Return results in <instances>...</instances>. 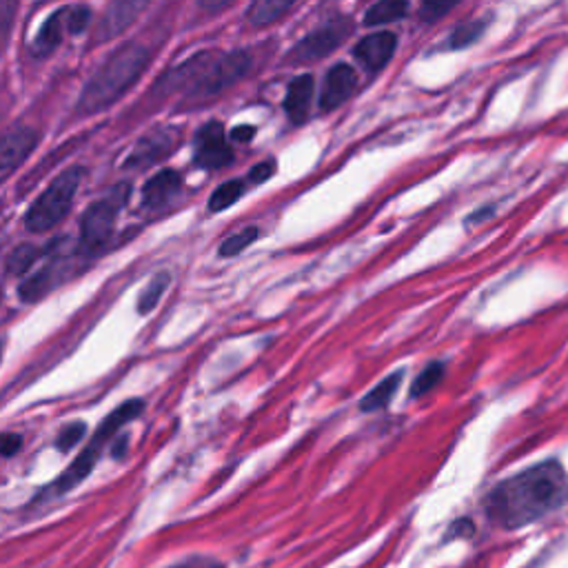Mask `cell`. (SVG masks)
Returning <instances> with one entry per match:
<instances>
[{
	"label": "cell",
	"mask_w": 568,
	"mask_h": 568,
	"mask_svg": "<svg viewBox=\"0 0 568 568\" xmlns=\"http://www.w3.org/2000/svg\"><path fill=\"white\" fill-rule=\"evenodd\" d=\"M103 444H105V442H101V440L94 437L92 444L76 457V462L48 488V495L59 497V495H65V493L74 490V488L94 471V466H96V462H99V457H101Z\"/></svg>",
	"instance_id": "12"
},
{
	"label": "cell",
	"mask_w": 568,
	"mask_h": 568,
	"mask_svg": "<svg viewBox=\"0 0 568 568\" xmlns=\"http://www.w3.org/2000/svg\"><path fill=\"white\" fill-rule=\"evenodd\" d=\"M176 141H178V132L174 127L154 130L152 134H147L145 138H141L136 143V147L132 149V154L125 161V167L127 169H145V167L158 163L161 158L172 154V149L176 147Z\"/></svg>",
	"instance_id": "8"
},
{
	"label": "cell",
	"mask_w": 568,
	"mask_h": 568,
	"mask_svg": "<svg viewBox=\"0 0 568 568\" xmlns=\"http://www.w3.org/2000/svg\"><path fill=\"white\" fill-rule=\"evenodd\" d=\"M145 3H138V0H121V3H112L105 12V21L101 28V34L105 39H114L121 32H125L136 19L138 14L145 10Z\"/></svg>",
	"instance_id": "15"
},
{
	"label": "cell",
	"mask_w": 568,
	"mask_h": 568,
	"mask_svg": "<svg viewBox=\"0 0 568 568\" xmlns=\"http://www.w3.org/2000/svg\"><path fill=\"white\" fill-rule=\"evenodd\" d=\"M444 364L442 362H431L413 382L411 386V397H422L428 391H433L442 380H444Z\"/></svg>",
	"instance_id": "24"
},
{
	"label": "cell",
	"mask_w": 568,
	"mask_h": 568,
	"mask_svg": "<svg viewBox=\"0 0 568 568\" xmlns=\"http://www.w3.org/2000/svg\"><path fill=\"white\" fill-rule=\"evenodd\" d=\"M402 373H404V371H395V373H391L389 378H384L380 384H375V386L371 389V393L360 402V409H362L364 413H373V411L386 409L389 402L395 397L400 384H402V378H404Z\"/></svg>",
	"instance_id": "18"
},
{
	"label": "cell",
	"mask_w": 568,
	"mask_h": 568,
	"mask_svg": "<svg viewBox=\"0 0 568 568\" xmlns=\"http://www.w3.org/2000/svg\"><path fill=\"white\" fill-rule=\"evenodd\" d=\"M194 163L203 169H223L234 163V149L225 141V127L218 121L207 123L196 134Z\"/></svg>",
	"instance_id": "7"
},
{
	"label": "cell",
	"mask_w": 568,
	"mask_h": 568,
	"mask_svg": "<svg viewBox=\"0 0 568 568\" xmlns=\"http://www.w3.org/2000/svg\"><path fill=\"white\" fill-rule=\"evenodd\" d=\"M37 147V132L30 127H14L0 136V180L19 169Z\"/></svg>",
	"instance_id": "9"
},
{
	"label": "cell",
	"mask_w": 568,
	"mask_h": 568,
	"mask_svg": "<svg viewBox=\"0 0 568 568\" xmlns=\"http://www.w3.org/2000/svg\"><path fill=\"white\" fill-rule=\"evenodd\" d=\"M273 172H276V163H273V161L260 163V165H256V167L249 172V183H251V185H262V183H267V180L273 176Z\"/></svg>",
	"instance_id": "33"
},
{
	"label": "cell",
	"mask_w": 568,
	"mask_h": 568,
	"mask_svg": "<svg viewBox=\"0 0 568 568\" xmlns=\"http://www.w3.org/2000/svg\"><path fill=\"white\" fill-rule=\"evenodd\" d=\"M249 68L251 59L245 52L223 56L205 52L189 59L178 70H172V74H167L165 79L167 85H163V92L172 94L178 90H187V96L192 101H207L236 85L249 72Z\"/></svg>",
	"instance_id": "2"
},
{
	"label": "cell",
	"mask_w": 568,
	"mask_h": 568,
	"mask_svg": "<svg viewBox=\"0 0 568 568\" xmlns=\"http://www.w3.org/2000/svg\"><path fill=\"white\" fill-rule=\"evenodd\" d=\"M149 52L138 43L121 45L92 76L81 94V114H99L112 107L147 70Z\"/></svg>",
	"instance_id": "3"
},
{
	"label": "cell",
	"mask_w": 568,
	"mask_h": 568,
	"mask_svg": "<svg viewBox=\"0 0 568 568\" xmlns=\"http://www.w3.org/2000/svg\"><path fill=\"white\" fill-rule=\"evenodd\" d=\"M349 32V23L347 21H331L327 25H322L320 30L311 32L309 37H304L291 52H289V61L291 63H313L324 59L327 54H331L333 50H338L344 41Z\"/></svg>",
	"instance_id": "6"
},
{
	"label": "cell",
	"mask_w": 568,
	"mask_h": 568,
	"mask_svg": "<svg viewBox=\"0 0 568 568\" xmlns=\"http://www.w3.org/2000/svg\"><path fill=\"white\" fill-rule=\"evenodd\" d=\"M486 30V21H471V23H462L457 30H453L448 48L451 50H464L468 45H473L482 32Z\"/></svg>",
	"instance_id": "26"
},
{
	"label": "cell",
	"mask_w": 568,
	"mask_h": 568,
	"mask_svg": "<svg viewBox=\"0 0 568 568\" xmlns=\"http://www.w3.org/2000/svg\"><path fill=\"white\" fill-rule=\"evenodd\" d=\"M313 90H316V81L311 74L296 76L289 83V90L285 96V114L293 125H302L309 118Z\"/></svg>",
	"instance_id": "13"
},
{
	"label": "cell",
	"mask_w": 568,
	"mask_h": 568,
	"mask_svg": "<svg viewBox=\"0 0 568 568\" xmlns=\"http://www.w3.org/2000/svg\"><path fill=\"white\" fill-rule=\"evenodd\" d=\"M493 211H495V207H484V209H479L475 216H471V218L466 220V225H479L482 220L490 218V216H493Z\"/></svg>",
	"instance_id": "35"
},
{
	"label": "cell",
	"mask_w": 568,
	"mask_h": 568,
	"mask_svg": "<svg viewBox=\"0 0 568 568\" xmlns=\"http://www.w3.org/2000/svg\"><path fill=\"white\" fill-rule=\"evenodd\" d=\"M169 282H172V276L167 271H161L152 278V282L145 287V291L141 293L138 298V313L141 316H147L152 313L158 304H161V298L165 296V291L169 289Z\"/></svg>",
	"instance_id": "22"
},
{
	"label": "cell",
	"mask_w": 568,
	"mask_h": 568,
	"mask_svg": "<svg viewBox=\"0 0 568 568\" xmlns=\"http://www.w3.org/2000/svg\"><path fill=\"white\" fill-rule=\"evenodd\" d=\"M397 50V37L391 32H378L371 37H364L355 48L353 56L369 70V72H380L389 65Z\"/></svg>",
	"instance_id": "11"
},
{
	"label": "cell",
	"mask_w": 568,
	"mask_h": 568,
	"mask_svg": "<svg viewBox=\"0 0 568 568\" xmlns=\"http://www.w3.org/2000/svg\"><path fill=\"white\" fill-rule=\"evenodd\" d=\"M406 14H409V3H404V0H382V3H375L366 10L364 25L369 28L389 25V23L402 21Z\"/></svg>",
	"instance_id": "20"
},
{
	"label": "cell",
	"mask_w": 568,
	"mask_h": 568,
	"mask_svg": "<svg viewBox=\"0 0 568 568\" xmlns=\"http://www.w3.org/2000/svg\"><path fill=\"white\" fill-rule=\"evenodd\" d=\"M355 87H358V72L347 63H335L324 76L320 107L324 112L338 110L342 103H347L353 96Z\"/></svg>",
	"instance_id": "10"
},
{
	"label": "cell",
	"mask_w": 568,
	"mask_h": 568,
	"mask_svg": "<svg viewBox=\"0 0 568 568\" xmlns=\"http://www.w3.org/2000/svg\"><path fill=\"white\" fill-rule=\"evenodd\" d=\"M123 205V196H107L87 207L81 220V245L85 251H99L107 245L116 229L118 207Z\"/></svg>",
	"instance_id": "5"
},
{
	"label": "cell",
	"mask_w": 568,
	"mask_h": 568,
	"mask_svg": "<svg viewBox=\"0 0 568 568\" xmlns=\"http://www.w3.org/2000/svg\"><path fill=\"white\" fill-rule=\"evenodd\" d=\"M14 14H17L14 3H0V54H3V50L8 45L12 23H14Z\"/></svg>",
	"instance_id": "30"
},
{
	"label": "cell",
	"mask_w": 568,
	"mask_h": 568,
	"mask_svg": "<svg viewBox=\"0 0 568 568\" xmlns=\"http://www.w3.org/2000/svg\"><path fill=\"white\" fill-rule=\"evenodd\" d=\"M260 238V229L258 227H247L234 236H229L223 245H220V256L223 258H234L240 256L249 245H254Z\"/></svg>",
	"instance_id": "25"
},
{
	"label": "cell",
	"mask_w": 568,
	"mask_h": 568,
	"mask_svg": "<svg viewBox=\"0 0 568 568\" xmlns=\"http://www.w3.org/2000/svg\"><path fill=\"white\" fill-rule=\"evenodd\" d=\"M568 502V473L557 459L535 464L486 495V517L506 530H517L539 521Z\"/></svg>",
	"instance_id": "1"
},
{
	"label": "cell",
	"mask_w": 568,
	"mask_h": 568,
	"mask_svg": "<svg viewBox=\"0 0 568 568\" xmlns=\"http://www.w3.org/2000/svg\"><path fill=\"white\" fill-rule=\"evenodd\" d=\"M83 167H72L59 174L52 180V185L39 196V200L30 207L25 216V227L34 234H43L59 227L74 205V196L83 183Z\"/></svg>",
	"instance_id": "4"
},
{
	"label": "cell",
	"mask_w": 568,
	"mask_h": 568,
	"mask_svg": "<svg viewBox=\"0 0 568 568\" xmlns=\"http://www.w3.org/2000/svg\"><path fill=\"white\" fill-rule=\"evenodd\" d=\"M85 431H87V426L83 424V422H76V424H70V426H65L63 431H61V435H59V440H56V446H59V451H63V453H68V451H72L83 437H85Z\"/></svg>",
	"instance_id": "29"
},
{
	"label": "cell",
	"mask_w": 568,
	"mask_h": 568,
	"mask_svg": "<svg viewBox=\"0 0 568 568\" xmlns=\"http://www.w3.org/2000/svg\"><path fill=\"white\" fill-rule=\"evenodd\" d=\"M41 251L32 245H23V247H17L10 258H8V273L10 276H21L25 273L37 260H39Z\"/></svg>",
	"instance_id": "27"
},
{
	"label": "cell",
	"mask_w": 568,
	"mask_h": 568,
	"mask_svg": "<svg viewBox=\"0 0 568 568\" xmlns=\"http://www.w3.org/2000/svg\"><path fill=\"white\" fill-rule=\"evenodd\" d=\"M242 194H245V183L242 180H229V183L220 185L209 198V211L218 214V211L229 209L231 205H236L242 198Z\"/></svg>",
	"instance_id": "23"
},
{
	"label": "cell",
	"mask_w": 568,
	"mask_h": 568,
	"mask_svg": "<svg viewBox=\"0 0 568 568\" xmlns=\"http://www.w3.org/2000/svg\"><path fill=\"white\" fill-rule=\"evenodd\" d=\"M23 440L17 433H3L0 435V457H12L19 453Z\"/></svg>",
	"instance_id": "32"
},
{
	"label": "cell",
	"mask_w": 568,
	"mask_h": 568,
	"mask_svg": "<svg viewBox=\"0 0 568 568\" xmlns=\"http://www.w3.org/2000/svg\"><path fill=\"white\" fill-rule=\"evenodd\" d=\"M143 409H145V402L143 400H127L125 404H121L107 420H103V424H101V428L96 431V440H101V442H107L121 426H125L127 422H132V420H136L141 413H143Z\"/></svg>",
	"instance_id": "19"
},
{
	"label": "cell",
	"mask_w": 568,
	"mask_h": 568,
	"mask_svg": "<svg viewBox=\"0 0 568 568\" xmlns=\"http://www.w3.org/2000/svg\"><path fill=\"white\" fill-rule=\"evenodd\" d=\"M254 136H256V127H251V125H240L231 132L234 143H249Z\"/></svg>",
	"instance_id": "34"
},
{
	"label": "cell",
	"mask_w": 568,
	"mask_h": 568,
	"mask_svg": "<svg viewBox=\"0 0 568 568\" xmlns=\"http://www.w3.org/2000/svg\"><path fill=\"white\" fill-rule=\"evenodd\" d=\"M291 10H293V3H282V0H260V3H254L249 8L247 19L256 28H267V25L280 21Z\"/></svg>",
	"instance_id": "21"
},
{
	"label": "cell",
	"mask_w": 568,
	"mask_h": 568,
	"mask_svg": "<svg viewBox=\"0 0 568 568\" xmlns=\"http://www.w3.org/2000/svg\"><path fill=\"white\" fill-rule=\"evenodd\" d=\"M63 30H65V10L52 14L43 23V28H41V32L37 37V43H34V56L45 59V56L54 54L59 50L61 41H63Z\"/></svg>",
	"instance_id": "16"
},
{
	"label": "cell",
	"mask_w": 568,
	"mask_h": 568,
	"mask_svg": "<svg viewBox=\"0 0 568 568\" xmlns=\"http://www.w3.org/2000/svg\"><path fill=\"white\" fill-rule=\"evenodd\" d=\"M92 21V10L85 8V6H79V8H68L65 10V28L68 32L72 34H83L87 30Z\"/></svg>",
	"instance_id": "28"
},
{
	"label": "cell",
	"mask_w": 568,
	"mask_h": 568,
	"mask_svg": "<svg viewBox=\"0 0 568 568\" xmlns=\"http://www.w3.org/2000/svg\"><path fill=\"white\" fill-rule=\"evenodd\" d=\"M453 10L451 3H424L420 8V19L424 23H433V21H440L444 14H448Z\"/></svg>",
	"instance_id": "31"
},
{
	"label": "cell",
	"mask_w": 568,
	"mask_h": 568,
	"mask_svg": "<svg viewBox=\"0 0 568 568\" xmlns=\"http://www.w3.org/2000/svg\"><path fill=\"white\" fill-rule=\"evenodd\" d=\"M180 187H183L180 174L174 169H163L161 174L149 178L147 185L143 187V207L145 209L165 207L169 200H174V196L180 192Z\"/></svg>",
	"instance_id": "14"
},
{
	"label": "cell",
	"mask_w": 568,
	"mask_h": 568,
	"mask_svg": "<svg viewBox=\"0 0 568 568\" xmlns=\"http://www.w3.org/2000/svg\"><path fill=\"white\" fill-rule=\"evenodd\" d=\"M59 271H61L59 265H50V267L37 271L32 278L25 280V285H21V291H19L21 298L25 302H37L43 296H48L59 285V280H61Z\"/></svg>",
	"instance_id": "17"
}]
</instances>
